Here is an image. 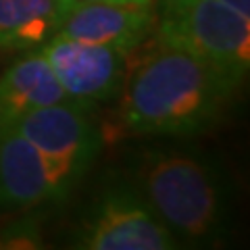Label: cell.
Wrapping results in <instances>:
<instances>
[{
  "label": "cell",
  "mask_w": 250,
  "mask_h": 250,
  "mask_svg": "<svg viewBox=\"0 0 250 250\" xmlns=\"http://www.w3.org/2000/svg\"><path fill=\"white\" fill-rule=\"evenodd\" d=\"M82 2H103V4H136V6H152L154 0H82Z\"/></svg>",
  "instance_id": "obj_12"
},
{
  "label": "cell",
  "mask_w": 250,
  "mask_h": 250,
  "mask_svg": "<svg viewBox=\"0 0 250 250\" xmlns=\"http://www.w3.org/2000/svg\"><path fill=\"white\" fill-rule=\"evenodd\" d=\"M54 200L40 150L17 127H0V208H31Z\"/></svg>",
  "instance_id": "obj_8"
},
{
  "label": "cell",
  "mask_w": 250,
  "mask_h": 250,
  "mask_svg": "<svg viewBox=\"0 0 250 250\" xmlns=\"http://www.w3.org/2000/svg\"><path fill=\"white\" fill-rule=\"evenodd\" d=\"M154 25L156 13L152 6L80 2L69 13L59 34L129 54L154 34Z\"/></svg>",
  "instance_id": "obj_7"
},
{
  "label": "cell",
  "mask_w": 250,
  "mask_h": 250,
  "mask_svg": "<svg viewBox=\"0 0 250 250\" xmlns=\"http://www.w3.org/2000/svg\"><path fill=\"white\" fill-rule=\"evenodd\" d=\"M127 182L161 223L186 244H213L229 217V188L208 156L179 146H148L129 161Z\"/></svg>",
  "instance_id": "obj_2"
},
{
  "label": "cell",
  "mask_w": 250,
  "mask_h": 250,
  "mask_svg": "<svg viewBox=\"0 0 250 250\" xmlns=\"http://www.w3.org/2000/svg\"><path fill=\"white\" fill-rule=\"evenodd\" d=\"M236 90L200 59L159 44L127 71L115 129L119 136H196L219 119Z\"/></svg>",
  "instance_id": "obj_1"
},
{
  "label": "cell",
  "mask_w": 250,
  "mask_h": 250,
  "mask_svg": "<svg viewBox=\"0 0 250 250\" xmlns=\"http://www.w3.org/2000/svg\"><path fill=\"white\" fill-rule=\"evenodd\" d=\"M159 44L200 59L242 85L250 69V21L221 0H161Z\"/></svg>",
  "instance_id": "obj_3"
},
{
  "label": "cell",
  "mask_w": 250,
  "mask_h": 250,
  "mask_svg": "<svg viewBox=\"0 0 250 250\" xmlns=\"http://www.w3.org/2000/svg\"><path fill=\"white\" fill-rule=\"evenodd\" d=\"M221 2L231 11L240 13L242 17H250V0H221Z\"/></svg>",
  "instance_id": "obj_11"
},
{
  "label": "cell",
  "mask_w": 250,
  "mask_h": 250,
  "mask_svg": "<svg viewBox=\"0 0 250 250\" xmlns=\"http://www.w3.org/2000/svg\"><path fill=\"white\" fill-rule=\"evenodd\" d=\"M44 156L54 200H61L88 173L103 148V131L92 104L67 100L42 106L13 125Z\"/></svg>",
  "instance_id": "obj_4"
},
{
  "label": "cell",
  "mask_w": 250,
  "mask_h": 250,
  "mask_svg": "<svg viewBox=\"0 0 250 250\" xmlns=\"http://www.w3.org/2000/svg\"><path fill=\"white\" fill-rule=\"evenodd\" d=\"M82 0H0V50L27 52L59 34Z\"/></svg>",
  "instance_id": "obj_10"
},
{
  "label": "cell",
  "mask_w": 250,
  "mask_h": 250,
  "mask_svg": "<svg viewBox=\"0 0 250 250\" xmlns=\"http://www.w3.org/2000/svg\"><path fill=\"white\" fill-rule=\"evenodd\" d=\"M36 50L46 59L69 98L85 104L117 98L129 71L125 52L61 34Z\"/></svg>",
  "instance_id": "obj_6"
},
{
  "label": "cell",
  "mask_w": 250,
  "mask_h": 250,
  "mask_svg": "<svg viewBox=\"0 0 250 250\" xmlns=\"http://www.w3.org/2000/svg\"><path fill=\"white\" fill-rule=\"evenodd\" d=\"M75 246L88 250H173L182 244L125 177L98 194L80 225Z\"/></svg>",
  "instance_id": "obj_5"
},
{
  "label": "cell",
  "mask_w": 250,
  "mask_h": 250,
  "mask_svg": "<svg viewBox=\"0 0 250 250\" xmlns=\"http://www.w3.org/2000/svg\"><path fill=\"white\" fill-rule=\"evenodd\" d=\"M67 100L71 98L40 50H27L0 75V127H13L31 111Z\"/></svg>",
  "instance_id": "obj_9"
}]
</instances>
